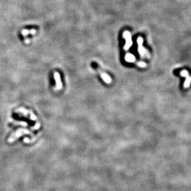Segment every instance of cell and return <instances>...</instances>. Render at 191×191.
<instances>
[{"instance_id":"cell-1","label":"cell","mask_w":191,"mask_h":191,"mask_svg":"<svg viewBox=\"0 0 191 191\" xmlns=\"http://www.w3.org/2000/svg\"><path fill=\"white\" fill-rule=\"evenodd\" d=\"M15 112L21 115L22 116L28 118V119H30L32 121L36 122V124H35L34 127L31 128L32 131H35V130L38 129L40 127V124L37 119V117H36V116L31 110H28V109H26V108H24L23 107H21L19 108H18L17 109H16Z\"/></svg>"},{"instance_id":"cell-2","label":"cell","mask_w":191,"mask_h":191,"mask_svg":"<svg viewBox=\"0 0 191 191\" xmlns=\"http://www.w3.org/2000/svg\"><path fill=\"white\" fill-rule=\"evenodd\" d=\"M30 133H31V132L29 131H28V130L24 128L18 129L16 132H13L11 134L9 139H7V141L9 142V143H13V142L16 141L18 138L21 137L22 135H25V134H30Z\"/></svg>"},{"instance_id":"cell-3","label":"cell","mask_w":191,"mask_h":191,"mask_svg":"<svg viewBox=\"0 0 191 191\" xmlns=\"http://www.w3.org/2000/svg\"><path fill=\"white\" fill-rule=\"evenodd\" d=\"M143 39L141 37H138L137 39V43L138 44V52H139L142 58H150V55L148 52L143 47Z\"/></svg>"},{"instance_id":"cell-4","label":"cell","mask_w":191,"mask_h":191,"mask_svg":"<svg viewBox=\"0 0 191 191\" xmlns=\"http://www.w3.org/2000/svg\"><path fill=\"white\" fill-rule=\"evenodd\" d=\"M123 37L126 39V44L124 47V49L125 50H128L133 44L131 39V34L129 31H126L124 32Z\"/></svg>"},{"instance_id":"cell-5","label":"cell","mask_w":191,"mask_h":191,"mask_svg":"<svg viewBox=\"0 0 191 191\" xmlns=\"http://www.w3.org/2000/svg\"><path fill=\"white\" fill-rule=\"evenodd\" d=\"M180 75L182 76L185 77L186 78V81L184 83V88H189L191 83V76L189 75L188 71L186 70H182L180 72Z\"/></svg>"},{"instance_id":"cell-6","label":"cell","mask_w":191,"mask_h":191,"mask_svg":"<svg viewBox=\"0 0 191 191\" xmlns=\"http://www.w3.org/2000/svg\"><path fill=\"white\" fill-rule=\"evenodd\" d=\"M54 78L56 82V90H60L63 88V84L61 82V80L60 74L58 71H55L54 73Z\"/></svg>"},{"instance_id":"cell-7","label":"cell","mask_w":191,"mask_h":191,"mask_svg":"<svg viewBox=\"0 0 191 191\" xmlns=\"http://www.w3.org/2000/svg\"><path fill=\"white\" fill-rule=\"evenodd\" d=\"M96 70H97V71H98L99 73L100 74V76H101V78H102V79L104 80V81H105V83H107V84L111 83V79L110 77H109V76L106 73L104 72V71H103L101 70V69H100L99 68H96Z\"/></svg>"},{"instance_id":"cell-8","label":"cell","mask_w":191,"mask_h":191,"mask_svg":"<svg viewBox=\"0 0 191 191\" xmlns=\"http://www.w3.org/2000/svg\"><path fill=\"white\" fill-rule=\"evenodd\" d=\"M125 60L128 62L132 63L136 61V56L131 54H127L125 55Z\"/></svg>"},{"instance_id":"cell-9","label":"cell","mask_w":191,"mask_h":191,"mask_svg":"<svg viewBox=\"0 0 191 191\" xmlns=\"http://www.w3.org/2000/svg\"><path fill=\"white\" fill-rule=\"evenodd\" d=\"M38 136H39V135H37V136H36L34 138H33V139H28V138H25V139H24V141L25 142V143H31V142L34 141L36 139V138L38 137Z\"/></svg>"},{"instance_id":"cell-10","label":"cell","mask_w":191,"mask_h":191,"mask_svg":"<svg viewBox=\"0 0 191 191\" xmlns=\"http://www.w3.org/2000/svg\"><path fill=\"white\" fill-rule=\"evenodd\" d=\"M35 33V30H30V31H27V30H25V31H23L22 34L23 35H26L28 34H34Z\"/></svg>"},{"instance_id":"cell-11","label":"cell","mask_w":191,"mask_h":191,"mask_svg":"<svg viewBox=\"0 0 191 191\" xmlns=\"http://www.w3.org/2000/svg\"><path fill=\"white\" fill-rule=\"evenodd\" d=\"M137 65L138 67H141V68H144V67H145L146 66H147V65H146V63L145 62H137Z\"/></svg>"}]
</instances>
